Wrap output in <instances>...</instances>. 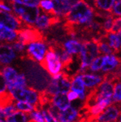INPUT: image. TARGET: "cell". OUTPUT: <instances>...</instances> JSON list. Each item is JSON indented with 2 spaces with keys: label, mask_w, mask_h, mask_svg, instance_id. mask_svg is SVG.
<instances>
[{
  "label": "cell",
  "mask_w": 121,
  "mask_h": 122,
  "mask_svg": "<svg viewBox=\"0 0 121 122\" xmlns=\"http://www.w3.org/2000/svg\"><path fill=\"white\" fill-rule=\"evenodd\" d=\"M94 14V9L85 0H78L64 16L63 19L73 25L84 26L92 22Z\"/></svg>",
  "instance_id": "cell-1"
},
{
  "label": "cell",
  "mask_w": 121,
  "mask_h": 122,
  "mask_svg": "<svg viewBox=\"0 0 121 122\" xmlns=\"http://www.w3.org/2000/svg\"><path fill=\"white\" fill-rule=\"evenodd\" d=\"M14 14L27 24V26L32 25L39 15V8L37 6L28 5L19 2L8 1Z\"/></svg>",
  "instance_id": "cell-2"
},
{
  "label": "cell",
  "mask_w": 121,
  "mask_h": 122,
  "mask_svg": "<svg viewBox=\"0 0 121 122\" xmlns=\"http://www.w3.org/2000/svg\"><path fill=\"white\" fill-rule=\"evenodd\" d=\"M72 76L65 71H60L52 76V80L48 83L46 92L51 95L57 93H67L70 89Z\"/></svg>",
  "instance_id": "cell-3"
},
{
  "label": "cell",
  "mask_w": 121,
  "mask_h": 122,
  "mask_svg": "<svg viewBox=\"0 0 121 122\" xmlns=\"http://www.w3.org/2000/svg\"><path fill=\"white\" fill-rule=\"evenodd\" d=\"M99 49L97 45L94 40H86L82 43V48L80 51V70L78 73H84L88 69L89 65L93 60L99 55Z\"/></svg>",
  "instance_id": "cell-4"
},
{
  "label": "cell",
  "mask_w": 121,
  "mask_h": 122,
  "mask_svg": "<svg viewBox=\"0 0 121 122\" xmlns=\"http://www.w3.org/2000/svg\"><path fill=\"white\" fill-rule=\"evenodd\" d=\"M13 97L16 101H26L32 104L34 110L41 111L42 107L39 103V92L31 88H18L10 91Z\"/></svg>",
  "instance_id": "cell-5"
},
{
  "label": "cell",
  "mask_w": 121,
  "mask_h": 122,
  "mask_svg": "<svg viewBox=\"0 0 121 122\" xmlns=\"http://www.w3.org/2000/svg\"><path fill=\"white\" fill-rule=\"evenodd\" d=\"M40 66L51 76H53L63 69V64L57 54L51 49L46 51L44 58L39 62Z\"/></svg>",
  "instance_id": "cell-6"
},
{
  "label": "cell",
  "mask_w": 121,
  "mask_h": 122,
  "mask_svg": "<svg viewBox=\"0 0 121 122\" xmlns=\"http://www.w3.org/2000/svg\"><path fill=\"white\" fill-rule=\"evenodd\" d=\"M28 28H22L16 30L17 40H19L24 46H27L31 42L37 41H43L45 36L41 30L32 25L28 26Z\"/></svg>",
  "instance_id": "cell-7"
},
{
  "label": "cell",
  "mask_w": 121,
  "mask_h": 122,
  "mask_svg": "<svg viewBox=\"0 0 121 122\" xmlns=\"http://www.w3.org/2000/svg\"><path fill=\"white\" fill-rule=\"evenodd\" d=\"M25 57L34 61H40L44 58L47 51V46L43 41H37L28 44Z\"/></svg>",
  "instance_id": "cell-8"
},
{
  "label": "cell",
  "mask_w": 121,
  "mask_h": 122,
  "mask_svg": "<svg viewBox=\"0 0 121 122\" xmlns=\"http://www.w3.org/2000/svg\"><path fill=\"white\" fill-rule=\"evenodd\" d=\"M48 48L55 52L59 57L63 64V68H68L73 63V57L72 54L68 53L65 51V48L62 43L57 41H53L48 43Z\"/></svg>",
  "instance_id": "cell-9"
},
{
  "label": "cell",
  "mask_w": 121,
  "mask_h": 122,
  "mask_svg": "<svg viewBox=\"0 0 121 122\" xmlns=\"http://www.w3.org/2000/svg\"><path fill=\"white\" fill-rule=\"evenodd\" d=\"M0 24L10 29L18 30L24 28L22 21L12 13L0 10Z\"/></svg>",
  "instance_id": "cell-10"
},
{
  "label": "cell",
  "mask_w": 121,
  "mask_h": 122,
  "mask_svg": "<svg viewBox=\"0 0 121 122\" xmlns=\"http://www.w3.org/2000/svg\"><path fill=\"white\" fill-rule=\"evenodd\" d=\"M119 103H112L108 108H106L99 115L94 119V121L109 122L116 121L119 119L120 110L119 109Z\"/></svg>",
  "instance_id": "cell-11"
},
{
  "label": "cell",
  "mask_w": 121,
  "mask_h": 122,
  "mask_svg": "<svg viewBox=\"0 0 121 122\" xmlns=\"http://www.w3.org/2000/svg\"><path fill=\"white\" fill-rule=\"evenodd\" d=\"M61 17L57 15H51L48 14L45 12H43V14L39 15L38 18L35 22V28H37L39 30L41 29H46L51 26L57 25L61 22Z\"/></svg>",
  "instance_id": "cell-12"
},
{
  "label": "cell",
  "mask_w": 121,
  "mask_h": 122,
  "mask_svg": "<svg viewBox=\"0 0 121 122\" xmlns=\"http://www.w3.org/2000/svg\"><path fill=\"white\" fill-rule=\"evenodd\" d=\"M77 1L78 0H51L54 14L63 18Z\"/></svg>",
  "instance_id": "cell-13"
},
{
  "label": "cell",
  "mask_w": 121,
  "mask_h": 122,
  "mask_svg": "<svg viewBox=\"0 0 121 122\" xmlns=\"http://www.w3.org/2000/svg\"><path fill=\"white\" fill-rule=\"evenodd\" d=\"M70 89L72 91H74L78 94V98L80 100H85L86 98V87L82 81L80 73H77L74 76H72V80L71 82Z\"/></svg>",
  "instance_id": "cell-14"
},
{
  "label": "cell",
  "mask_w": 121,
  "mask_h": 122,
  "mask_svg": "<svg viewBox=\"0 0 121 122\" xmlns=\"http://www.w3.org/2000/svg\"><path fill=\"white\" fill-rule=\"evenodd\" d=\"M120 68V59L115 54H105L103 56V64L102 66V71H111Z\"/></svg>",
  "instance_id": "cell-15"
},
{
  "label": "cell",
  "mask_w": 121,
  "mask_h": 122,
  "mask_svg": "<svg viewBox=\"0 0 121 122\" xmlns=\"http://www.w3.org/2000/svg\"><path fill=\"white\" fill-rule=\"evenodd\" d=\"M16 58V52L11 46L8 44H0V62L2 64L8 65L12 63Z\"/></svg>",
  "instance_id": "cell-16"
},
{
  "label": "cell",
  "mask_w": 121,
  "mask_h": 122,
  "mask_svg": "<svg viewBox=\"0 0 121 122\" xmlns=\"http://www.w3.org/2000/svg\"><path fill=\"white\" fill-rule=\"evenodd\" d=\"M77 119H78V121H80L79 112H78V111L76 109L70 106L68 108H67L63 111L60 110L58 121L71 122V121H74Z\"/></svg>",
  "instance_id": "cell-17"
},
{
  "label": "cell",
  "mask_w": 121,
  "mask_h": 122,
  "mask_svg": "<svg viewBox=\"0 0 121 122\" xmlns=\"http://www.w3.org/2000/svg\"><path fill=\"white\" fill-rule=\"evenodd\" d=\"M51 103L56 106L59 110H65L71 106L69 100L68 99L66 93H57L53 95L51 98Z\"/></svg>",
  "instance_id": "cell-18"
},
{
  "label": "cell",
  "mask_w": 121,
  "mask_h": 122,
  "mask_svg": "<svg viewBox=\"0 0 121 122\" xmlns=\"http://www.w3.org/2000/svg\"><path fill=\"white\" fill-rule=\"evenodd\" d=\"M17 39L16 30L10 29L0 24V40L8 42V43L14 42Z\"/></svg>",
  "instance_id": "cell-19"
},
{
  "label": "cell",
  "mask_w": 121,
  "mask_h": 122,
  "mask_svg": "<svg viewBox=\"0 0 121 122\" xmlns=\"http://www.w3.org/2000/svg\"><path fill=\"white\" fill-rule=\"evenodd\" d=\"M80 76L85 86H86L87 88H94L103 80V77L100 75H87L82 73L80 74Z\"/></svg>",
  "instance_id": "cell-20"
},
{
  "label": "cell",
  "mask_w": 121,
  "mask_h": 122,
  "mask_svg": "<svg viewBox=\"0 0 121 122\" xmlns=\"http://www.w3.org/2000/svg\"><path fill=\"white\" fill-rule=\"evenodd\" d=\"M65 51L71 54H78L80 53L82 43L76 40H70L66 41L63 45Z\"/></svg>",
  "instance_id": "cell-21"
},
{
  "label": "cell",
  "mask_w": 121,
  "mask_h": 122,
  "mask_svg": "<svg viewBox=\"0 0 121 122\" xmlns=\"http://www.w3.org/2000/svg\"><path fill=\"white\" fill-rule=\"evenodd\" d=\"M5 121L9 122H25L29 121V112L16 110L13 114L5 118Z\"/></svg>",
  "instance_id": "cell-22"
},
{
  "label": "cell",
  "mask_w": 121,
  "mask_h": 122,
  "mask_svg": "<svg viewBox=\"0 0 121 122\" xmlns=\"http://www.w3.org/2000/svg\"><path fill=\"white\" fill-rule=\"evenodd\" d=\"M27 86V79L23 74L18 75L16 78L13 82L7 84V88L9 92L15 89L25 88Z\"/></svg>",
  "instance_id": "cell-23"
},
{
  "label": "cell",
  "mask_w": 121,
  "mask_h": 122,
  "mask_svg": "<svg viewBox=\"0 0 121 122\" xmlns=\"http://www.w3.org/2000/svg\"><path fill=\"white\" fill-rule=\"evenodd\" d=\"M93 3L97 9L111 14L114 0H93Z\"/></svg>",
  "instance_id": "cell-24"
},
{
  "label": "cell",
  "mask_w": 121,
  "mask_h": 122,
  "mask_svg": "<svg viewBox=\"0 0 121 122\" xmlns=\"http://www.w3.org/2000/svg\"><path fill=\"white\" fill-rule=\"evenodd\" d=\"M2 72L5 78V81L7 82V84L13 82L18 75V73H17L16 70L15 69H14L13 67H10V66L4 67Z\"/></svg>",
  "instance_id": "cell-25"
},
{
  "label": "cell",
  "mask_w": 121,
  "mask_h": 122,
  "mask_svg": "<svg viewBox=\"0 0 121 122\" xmlns=\"http://www.w3.org/2000/svg\"><path fill=\"white\" fill-rule=\"evenodd\" d=\"M14 105L16 108L17 110H20L25 112H31L33 110H34V107L32 104L26 101H17L14 103Z\"/></svg>",
  "instance_id": "cell-26"
},
{
  "label": "cell",
  "mask_w": 121,
  "mask_h": 122,
  "mask_svg": "<svg viewBox=\"0 0 121 122\" xmlns=\"http://www.w3.org/2000/svg\"><path fill=\"white\" fill-rule=\"evenodd\" d=\"M38 5H39L43 12L51 15H55L53 10V3L51 0H40Z\"/></svg>",
  "instance_id": "cell-27"
},
{
  "label": "cell",
  "mask_w": 121,
  "mask_h": 122,
  "mask_svg": "<svg viewBox=\"0 0 121 122\" xmlns=\"http://www.w3.org/2000/svg\"><path fill=\"white\" fill-rule=\"evenodd\" d=\"M103 64V56H100V57H95L90 66V69L92 71H100Z\"/></svg>",
  "instance_id": "cell-28"
},
{
  "label": "cell",
  "mask_w": 121,
  "mask_h": 122,
  "mask_svg": "<svg viewBox=\"0 0 121 122\" xmlns=\"http://www.w3.org/2000/svg\"><path fill=\"white\" fill-rule=\"evenodd\" d=\"M120 81H116L114 86V92L112 95L113 103H120Z\"/></svg>",
  "instance_id": "cell-29"
},
{
  "label": "cell",
  "mask_w": 121,
  "mask_h": 122,
  "mask_svg": "<svg viewBox=\"0 0 121 122\" xmlns=\"http://www.w3.org/2000/svg\"><path fill=\"white\" fill-rule=\"evenodd\" d=\"M113 20H114V15L111 14L105 17V21L102 24V29H103V30L106 33H109L111 31Z\"/></svg>",
  "instance_id": "cell-30"
},
{
  "label": "cell",
  "mask_w": 121,
  "mask_h": 122,
  "mask_svg": "<svg viewBox=\"0 0 121 122\" xmlns=\"http://www.w3.org/2000/svg\"><path fill=\"white\" fill-rule=\"evenodd\" d=\"M29 121H37V122H44L45 118L42 115L41 111L33 110L29 113Z\"/></svg>",
  "instance_id": "cell-31"
},
{
  "label": "cell",
  "mask_w": 121,
  "mask_h": 122,
  "mask_svg": "<svg viewBox=\"0 0 121 122\" xmlns=\"http://www.w3.org/2000/svg\"><path fill=\"white\" fill-rule=\"evenodd\" d=\"M11 43V47L12 48L14 49V51L16 53H19V54H23L24 51H25V46L22 43L19 41V40H14V42H10Z\"/></svg>",
  "instance_id": "cell-32"
},
{
  "label": "cell",
  "mask_w": 121,
  "mask_h": 122,
  "mask_svg": "<svg viewBox=\"0 0 121 122\" xmlns=\"http://www.w3.org/2000/svg\"><path fill=\"white\" fill-rule=\"evenodd\" d=\"M120 22L121 19L120 16H117V18H114L113 20V24H112V27L111 29V33H118L120 31Z\"/></svg>",
  "instance_id": "cell-33"
},
{
  "label": "cell",
  "mask_w": 121,
  "mask_h": 122,
  "mask_svg": "<svg viewBox=\"0 0 121 122\" xmlns=\"http://www.w3.org/2000/svg\"><path fill=\"white\" fill-rule=\"evenodd\" d=\"M120 0H114V3H113V6H112V9H111V14L117 16H120L121 14V11H120Z\"/></svg>",
  "instance_id": "cell-34"
},
{
  "label": "cell",
  "mask_w": 121,
  "mask_h": 122,
  "mask_svg": "<svg viewBox=\"0 0 121 122\" xmlns=\"http://www.w3.org/2000/svg\"><path fill=\"white\" fill-rule=\"evenodd\" d=\"M10 1L19 2L22 4H25L28 5H33V6H37L39 3L40 0H10Z\"/></svg>",
  "instance_id": "cell-35"
},
{
  "label": "cell",
  "mask_w": 121,
  "mask_h": 122,
  "mask_svg": "<svg viewBox=\"0 0 121 122\" xmlns=\"http://www.w3.org/2000/svg\"><path fill=\"white\" fill-rule=\"evenodd\" d=\"M41 112H42V115H43L45 121H49V122L57 121V120L52 116V115L49 113V112H48L46 109H42L41 110Z\"/></svg>",
  "instance_id": "cell-36"
},
{
  "label": "cell",
  "mask_w": 121,
  "mask_h": 122,
  "mask_svg": "<svg viewBox=\"0 0 121 122\" xmlns=\"http://www.w3.org/2000/svg\"><path fill=\"white\" fill-rule=\"evenodd\" d=\"M6 89H7V82L5 81L2 72L0 71V92L6 91Z\"/></svg>",
  "instance_id": "cell-37"
},
{
  "label": "cell",
  "mask_w": 121,
  "mask_h": 122,
  "mask_svg": "<svg viewBox=\"0 0 121 122\" xmlns=\"http://www.w3.org/2000/svg\"><path fill=\"white\" fill-rule=\"evenodd\" d=\"M67 97L68 99L69 100V101H75L78 98V94L76 92L74 91H71L68 93V95H67Z\"/></svg>",
  "instance_id": "cell-38"
},
{
  "label": "cell",
  "mask_w": 121,
  "mask_h": 122,
  "mask_svg": "<svg viewBox=\"0 0 121 122\" xmlns=\"http://www.w3.org/2000/svg\"><path fill=\"white\" fill-rule=\"evenodd\" d=\"M0 9L2 10H5V11H7V12H9V13H11L12 11V9L6 5L4 2V0H0Z\"/></svg>",
  "instance_id": "cell-39"
},
{
  "label": "cell",
  "mask_w": 121,
  "mask_h": 122,
  "mask_svg": "<svg viewBox=\"0 0 121 122\" xmlns=\"http://www.w3.org/2000/svg\"><path fill=\"white\" fill-rule=\"evenodd\" d=\"M3 121H5L4 119H1V118H0V122H3Z\"/></svg>",
  "instance_id": "cell-40"
}]
</instances>
